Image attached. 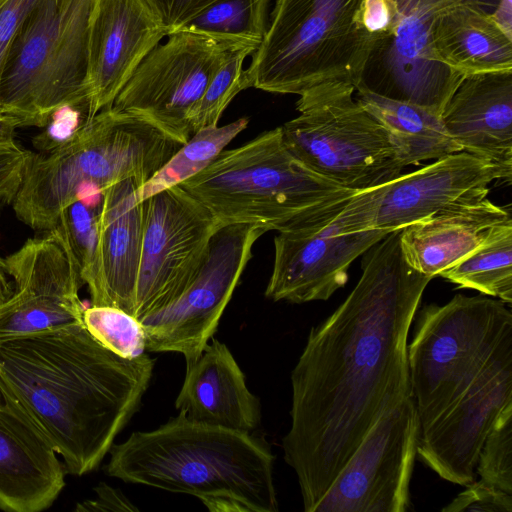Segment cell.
I'll use <instances>...</instances> for the list:
<instances>
[{"instance_id": "4316f807", "label": "cell", "mask_w": 512, "mask_h": 512, "mask_svg": "<svg viewBox=\"0 0 512 512\" xmlns=\"http://www.w3.org/2000/svg\"><path fill=\"white\" fill-rule=\"evenodd\" d=\"M438 276L459 288L512 302V219L496 226L473 251Z\"/></svg>"}, {"instance_id": "d4e9b609", "label": "cell", "mask_w": 512, "mask_h": 512, "mask_svg": "<svg viewBox=\"0 0 512 512\" xmlns=\"http://www.w3.org/2000/svg\"><path fill=\"white\" fill-rule=\"evenodd\" d=\"M431 56L463 74L512 70V36L492 13L461 6L432 17L428 27Z\"/></svg>"}, {"instance_id": "d6a6232c", "label": "cell", "mask_w": 512, "mask_h": 512, "mask_svg": "<svg viewBox=\"0 0 512 512\" xmlns=\"http://www.w3.org/2000/svg\"><path fill=\"white\" fill-rule=\"evenodd\" d=\"M475 471L481 480L512 494V404L502 410L487 435Z\"/></svg>"}, {"instance_id": "1f68e13d", "label": "cell", "mask_w": 512, "mask_h": 512, "mask_svg": "<svg viewBox=\"0 0 512 512\" xmlns=\"http://www.w3.org/2000/svg\"><path fill=\"white\" fill-rule=\"evenodd\" d=\"M82 322L97 342L120 357L133 359L146 351L141 322L122 309L91 305L84 309Z\"/></svg>"}, {"instance_id": "e0dca14e", "label": "cell", "mask_w": 512, "mask_h": 512, "mask_svg": "<svg viewBox=\"0 0 512 512\" xmlns=\"http://www.w3.org/2000/svg\"><path fill=\"white\" fill-rule=\"evenodd\" d=\"M393 27L375 42L356 89L442 115L465 75L432 58L428 27L434 15L399 10Z\"/></svg>"}, {"instance_id": "d6986e66", "label": "cell", "mask_w": 512, "mask_h": 512, "mask_svg": "<svg viewBox=\"0 0 512 512\" xmlns=\"http://www.w3.org/2000/svg\"><path fill=\"white\" fill-rule=\"evenodd\" d=\"M389 232L331 234L319 225L279 232L265 296L296 304L329 299L347 283L352 262Z\"/></svg>"}, {"instance_id": "ffe728a7", "label": "cell", "mask_w": 512, "mask_h": 512, "mask_svg": "<svg viewBox=\"0 0 512 512\" xmlns=\"http://www.w3.org/2000/svg\"><path fill=\"white\" fill-rule=\"evenodd\" d=\"M138 185L125 180L101 192L98 212L99 271L89 290L91 305L112 306L133 316L145 225Z\"/></svg>"}, {"instance_id": "603a6c76", "label": "cell", "mask_w": 512, "mask_h": 512, "mask_svg": "<svg viewBox=\"0 0 512 512\" xmlns=\"http://www.w3.org/2000/svg\"><path fill=\"white\" fill-rule=\"evenodd\" d=\"M175 407L192 421L236 431L252 432L261 423L260 400L229 348L215 338L186 368Z\"/></svg>"}, {"instance_id": "7c38bea8", "label": "cell", "mask_w": 512, "mask_h": 512, "mask_svg": "<svg viewBox=\"0 0 512 512\" xmlns=\"http://www.w3.org/2000/svg\"><path fill=\"white\" fill-rule=\"evenodd\" d=\"M266 231L254 224H228L212 235L205 256L184 291L167 306L139 321L149 352H176L186 368L214 336L255 242Z\"/></svg>"}, {"instance_id": "9c48e42d", "label": "cell", "mask_w": 512, "mask_h": 512, "mask_svg": "<svg viewBox=\"0 0 512 512\" xmlns=\"http://www.w3.org/2000/svg\"><path fill=\"white\" fill-rule=\"evenodd\" d=\"M354 91L348 82H330L302 93L299 115L280 131L303 165L359 192L397 178L405 166L381 123L353 98Z\"/></svg>"}, {"instance_id": "f546056e", "label": "cell", "mask_w": 512, "mask_h": 512, "mask_svg": "<svg viewBox=\"0 0 512 512\" xmlns=\"http://www.w3.org/2000/svg\"><path fill=\"white\" fill-rule=\"evenodd\" d=\"M272 0H219L187 26L209 33L261 42Z\"/></svg>"}, {"instance_id": "ba28073f", "label": "cell", "mask_w": 512, "mask_h": 512, "mask_svg": "<svg viewBox=\"0 0 512 512\" xmlns=\"http://www.w3.org/2000/svg\"><path fill=\"white\" fill-rule=\"evenodd\" d=\"M511 333V310L488 297L458 294L444 305L430 304L419 312L407 359L420 431L469 387L495 347Z\"/></svg>"}, {"instance_id": "52a82bcc", "label": "cell", "mask_w": 512, "mask_h": 512, "mask_svg": "<svg viewBox=\"0 0 512 512\" xmlns=\"http://www.w3.org/2000/svg\"><path fill=\"white\" fill-rule=\"evenodd\" d=\"M92 0H38L9 46L0 107L23 126L44 127L67 104H87L88 23Z\"/></svg>"}, {"instance_id": "3957f363", "label": "cell", "mask_w": 512, "mask_h": 512, "mask_svg": "<svg viewBox=\"0 0 512 512\" xmlns=\"http://www.w3.org/2000/svg\"><path fill=\"white\" fill-rule=\"evenodd\" d=\"M106 474L199 498L212 512H277L274 455L264 437L188 419L134 432L109 450Z\"/></svg>"}, {"instance_id": "30bf717a", "label": "cell", "mask_w": 512, "mask_h": 512, "mask_svg": "<svg viewBox=\"0 0 512 512\" xmlns=\"http://www.w3.org/2000/svg\"><path fill=\"white\" fill-rule=\"evenodd\" d=\"M139 64L111 108L141 117L184 144L192 134L189 116L230 54L260 43L182 27L169 33Z\"/></svg>"}, {"instance_id": "484cf974", "label": "cell", "mask_w": 512, "mask_h": 512, "mask_svg": "<svg viewBox=\"0 0 512 512\" xmlns=\"http://www.w3.org/2000/svg\"><path fill=\"white\" fill-rule=\"evenodd\" d=\"M355 98L384 127L405 167L461 152L440 115L418 105L356 89Z\"/></svg>"}, {"instance_id": "44dd1931", "label": "cell", "mask_w": 512, "mask_h": 512, "mask_svg": "<svg viewBox=\"0 0 512 512\" xmlns=\"http://www.w3.org/2000/svg\"><path fill=\"white\" fill-rule=\"evenodd\" d=\"M441 118L461 151L512 172V70L465 75Z\"/></svg>"}, {"instance_id": "4fadbf2b", "label": "cell", "mask_w": 512, "mask_h": 512, "mask_svg": "<svg viewBox=\"0 0 512 512\" xmlns=\"http://www.w3.org/2000/svg\"><path fill=\"white\" fill-rule=\"evenodd\" d=\"M420 421L407 394L368 430L313 512H406Z\"/></svg>"}, {"instance_id": "5b68a950", "label": "cell", "mask_w": 512, "mask_h": 512, "mask_svg": "<svg viewBox=\"0 0 512 512\" xmlns=\"http://www.w3.org/2000/svg\"><path fill=\"white\" fill-rule=\"evenodd\" d=\"M179 185L220 226L254 224L278 233L324 226L356 193L297 160L285 146L280 127L224 149Z\"/></svg>"}, {"instance_id": "f1b7e54d", "label": "cell", "mask_w": 512, "mask_h": 512, "mask_svg": "<svg viewBox=\"0 0 512 512\" xmlns=\"http://www.w3.org/2000/svg\"><path fill=\"white\" fill-rule=\"evenodd\" d=\"M257 47L250 44L234 50L217 70L189 116L192 134L205 127L217 126L234 97L249 88L244 62Z\"/></svg>"}, {"instance_id": "f35d334b", "label": "cell", "mask_w": 512, "mask_h": 512, "mask_svg": "<svg viewBox=\"0 0 512 512\" xmlns=\"http://www.w3.org/2000/svg\"><path fill=\"white\" fill-rule=\"evenodd\" d=\"M398 10L416 9L429 15H436L446 10L471 6L494 13L501 0H393Z\"/></svg>"}, {"instance_id": "7bdbcfd3", "label": "cell", "mask_w": 512, "mask_h": 512, "mask_svg": "<svg viewBox=\"0 0 512 512\" xmlns=\"http://www.w3.org/2000/svg\"><path fill=\"white\" fill-rule=\"evenodd\" d=\"M499 24L511 34V0H501L499 7L493 13Z\"/></svg>"}, {"instance_id": "836d02e7", "label": "cell", "mask_w": 512, "mask_h": 512, "mask_svg": "<svg viewBox=\"0 0 512 512\" xmlns=\"http://www.w3.org/2000/svg\"><path fill=\"white\" fill-rule=\"evenodd\" d=\"M88 120L87 104L64 105L51 114L32 144L40 153H50L71 140Z\"/></svg>"}, {"instance_id": "ab89813d", "label": "cell", "mask_w": 512, "mask_h": 512, "mask_svg": "<svg viewBox=\"0 0 512 512\" xmlns=\"http://www.w3.org/2000/svg\"><path fill=\"white\" fill-rule=\"evenodd\" d=\"M95 492L97 497L87 500L76 507L77 511H138L136 507L122 494L105 483H100Z\"/></svg>"}, {"instance_id": "74e56055", "label": "cell", "mask_w": 512, "mask_h": 512, "mask_svg": "<svg viewBox=\"0 0 512 512\" xmlns=\"http://www.w3.org/2000/svg\"><path fill=\"white\" fill-rule=\"evenodd\" d=\"M29 153L21 147L0 151V204H12L22 182Z\"/></svg>"}, {"instance_id": "2e32d148", "label": "cell", "mask_w": 512, "mask_h": 512, "mask_svg": "<svg viewBox=\"0 0 512 512\" xmlns=\"http://www.w3.org/2000/svg\"><path fill=\"white\" fill-rule=\"evenodd\" d=\"M512 404V333L495 347L469 387L428 428L417 455L442 479L476 480L482 446L502 410Z\"/></svg>"}, {"instance_id": "b9f144b4", "label": "cell", "mask_w": 512, "mask_h": 512, "mask_svg": "<svg viewBox=\"0 0 512 512\" xmlns=\"http://www.w3.org/2000/svg\"><path fill=\"white\" fill-rule=\"evenodd\" d=\"M14 291V285L9 275L6 259L0 256V305L4 303Z\"/></svg>"}, {"instance_id": "d590c367", "label": "cell", "mask_w": 512, "mask_h": 512, "mask_svg": "<svg viewBox=\"0 0 512 512\" xmlns=\"http://www.w3.org/2000/svg\"><path fill=\"white\" fill-rule=\"evenodd\" d=\"M161 19L168 34L187 26L219 0H143Z\"/></svg>"}, {"instance_id": "60d3db41", "label": "cell", "mask_w": 512, "mask_h": 512, "mask_svg": "<svg viewBox=\"0 0 512 512\" xmlns=\"http://www.w3.org/2000/svg\"><path fill=\"white\" fill-rule=\"evenodd\" d=\"M21 120L3 110H0V151L17 149L20 146L15 140V133L21 127Z\"/></svg>"}, {"instance_id": "6da1fadb", "label": "cell", "mask_w": 512, "mask_h": 512, "mask_svg": "<svg viewBox=\"0 0 512 512\" xmlns=\"http://www.w3.org/2000/svg\"><path fill=\"white\" fill-rule=\"evenodd\" d=\"M401 229L362 255L344 302L313 327L291 372V426L282 441L305 512H313L368 430L412 393L408 334L432 280L405 260Z\"/></svg>"}, {"instance_id": "8992f818", "label": "cell", "mask_w": 512, "mask_h": 512, "mask_svg": "<svg viewBox=\"0 0 512 512\" xmlns=\"http://www.w3.org/2000/svg\"><path fill=\"white\" fill-rule=\"evenodd\" d=\"M367 0H276L267 31L245 68L248 87L302 93L330 82L358 85L376 40Z\"/></svg>"}, {"instance_id": "cb8c5ba5", "label": "cell", "mask_w": 512, "mask_h": 512, "mask_svg": "<svg viewBox=\"0 0 512 512\" xmlns=\"http://www.w3.org/2000/svg\"><path fill=\"white\" fill-rule=\"evenodd\" d=\"M512 219L510 209L487 197L453 205L401 229L406 262L434 278L478 247L501 223Z\"/></svg>"}, {"instance_id": "4dcf8cb0", "label": "cell", "mask_w": 512, "mask_h": 512, "mask_svg": "<svg viewBox=\"0 0 512 512\" xmlns=\"http://www.w3.org/2000/svg\"><path fill=\"white\" fill-rule=\"evenodd\" d=\"M101 201V199H100ZM100 201L92 204L88 198L79 199L60 214L57 227L66 237L84 284L90 290L98 276V212Z\"/></svg>"}, {"instance_id": "e575fe53", "label": "cell", "mask_w": 512, "mask_h": 512, "mask_svg": "<svg viewBox=\"0 0 512 512\" xmlns=\"http://www.w3.org/2000/svg\"><path fill=\"white\" fill-rule=\"evenodd\" d=\"M442 511L512 512V494L481 479L474 480Z\"/></svg>"}, {"instance_id": "7402d4cb", "label": "cell", "mask_w": 512, "mask_h": 512, "mask_svg": "<svg viewBox=\"0 0 512 512\" xmlns=\"http://www.w3.org/2000/svg\"><path fill=\"white\" fill-rule=\"evenodd\" d=\"M65 467L46 438L0 400V510L39 512L65 487Z\"/></svg>"}, {"instance_id": "ac0fdd59", "label": "cell", "mask_w": 512, "mask_h": 512, "mask_svg": "<svg viewBox=\"0 0 512 512\" xmlns=\"http://www.w3.org/2000/svg\"><path fill=\"white\" fill-rule=\"evenodd\" d=\"M167 35L143 0H92L85 76L89 120L111 107L139 64Z\"/></svg>"}, {"instance_id": "5bb4252c", "label": "cell", "mask_w": 512, "mask_h": 512, "mask_svg": "<svg viewBox=\"0 0 512 512\" xmlns=\"http://www.w3.org/2000/svg\"><path fill=\"white\" fill-rule=\"evenodd\" d=\"M144 201L145 225L133 316L140 320L187 287L221 227L180 185Z\"/></svg>"}, {"instance_id": "7a4b0ae2", "label": "cell", "mask_w": 512, "mask_h": 512, "mask_svg": "<svg viewBox=\"0 0 512 512\" xmlns=\"http://www.w3.org/2000/svg\"><path fill=\"white\" fill-rule=\"evenodd\" d=\"M154 365L146 353L116 355L74 323L0 341V397L82 476L139 409Z\"/></svg>"}, {"instance_id": "83f0119b", "label": "cell", "mask_w": 512, "mask_h": 512, "mask_svg": "<svg viewBox=\"0 0 512 512\" xmlns=\"http://www.w3.org/2000/svg\"><path fill=\"white\" fill-rule=\"evenodd\" d=\"M248 125L240 118L224 126H210L196 131L178 151L138 188L139 197L151 195L179 185L207 167L224 148Z\"/></svg>"}, {"instance_id": "9a60e30c", "label": "cell", "mask_w": 512, "mask_h": 512, "mask_svg": "<svg viewBox=\"0 0 512 512\" xmlns=\"http://www.w3.org/2000/svg\"><path fill=\"white\" fill-rule=\"evenodd\" d=\"M39 233L5 258L14 291L0 305V341L83 323L71 247L57 226Z\"/></svg>"}, {"instance_id": "8d00e7d4", "label": "cell", "mask_w": 512, "mask_h": 512, "mask_svg": "<svg viewBox=\"0 0 512 512\" xmlns=\"http://www.w3.org/2000/svg\"><path fill=\"white\" fill-rule=\"evenodd\" d=\"M37 2L38 0H0V78L12 39Z\"/></svg>"}, {"instance_id": "277c9868", "label": "cell", "mask_w": 512, "mask_h": 512, "mask_svg": "<svg viewBox=\"0 0 512 512\" xmlns=\"http://www.w3.org/2000/svg\"><path fill=\"white\" fill-rule=\"evenodd\" d=\"M181 145L141 117L105 108L54 151H30L12 202L15 215L34 231L51 230L88 192L98 195L125 180L141 187Z\"/></svg>"}, {"instance_id": "8fae6325", "label": "cell", "mask_w": 512, "mask_h": 512, "mask_svg": "<svg viewBox=\"0 0 512 512\" xmlns=\"http://www.w3.org/2000/svg\"><path fill=\"white\" fill-rule=\"evenodd\" d=\"M512 172L461 151L411 173L354 193L321 229L331 234L365 230L394 231L453 205L487 197L497 179Z\"/></svg>"}]
</instances>
